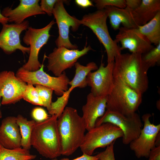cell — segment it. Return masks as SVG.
<instances>
[{
	"mask_svg": "<svg viewBox=\"0 0 160 160\" xmlns=\"http://www.w3.org/2000/svg\"><path fill=\"white\" fill-rule=\"evenodd\" d=\"M114 78L120 79L137 92L143 95L148 88V72L150 68L142 58V55L128 53L115 57Z\"/></svg>",
	"mask_w": 160,
	"mask_h": 160,
	"instance_id": "obj_1",
	"label": "cell"
},
{
	"mask_svg": "<svg viewBox=\"0 0 160 160\" xmlns=\"http://www.w3.org/2000/svg\"><path fill=\"white\" fill-rule=\"evenodd\" d=\"M57 126L61 155H71L80 148L83 141L86 130L84 120L76 109L66 107L58 118Z\"/></svg>",
	"mask_w": 160,
	"mask_h": 160,
	"instance_id": "obj_2",
	"label": "cell"
},
{
	"mask_svg": "<svg viewBox=\"0 0 160 160\" xmlns=\"http://www.w3.org/2000/svg\"><path fill=\"white\" fill-rule=\"evenodd\" d=\"M57 119L54 115L44 121L36 122L31 134V146L42 156L51 159L61 155Z\"/></svg>",
	"mask_w": 160,
	"mask_h": 160,
	"instance_id": "obj_3",
	"label": "cell"
},
{
	"mask_svg": "<svg viewBox=\"0 0 160 160\" xmlns=\"http://www.w3.org/2000/svg\"><path fill=\"white\" fill-rule=\"evenodd\" d=\"M113 88L107 96L106 109L128 116L136 112L142 101L143 95L120 79L114 78Z\"/></svg>",
	"mask_w": 160,
	"mask_h": 160,
	"instance_id": "obj_4",
	"label": "cell"
},
{
	"mask_svg": "<svg viewBox=\"0 0 160 160\" xmlns=\"http://www.w3.org/2000/svg\"><path fill=\"white\" fill-rule=\"evenodd\" d=\"M108 15L106 9L98 10L84 15L79 20L80 24L90 29L104 47L107 62H114L115 57L121 53L120 46L111 37L107 24Z\"/></svg>",
	"mask_w": 160,
	"mask_h": 160,
	"instance_id": "obj_5",
	"label": "cell"
},
{
	"mask_svg": "<svg viewBox=\"0 0 160 160\" xmlns=\"http://www.w3.org/2000/svg\"><path fill=\"white\" fill-rule=\"evenodd\" d=\"M123 135L122 131L116 126L104 123L88 131L80 148L83 153L92 155L97 148L107 147Z\"/></svg>",
	"mask_w": 160,
	"mask_h": 160,
	"instance_id": "obj_6",
	"label": "cell"
},
{
	"mask_svg": "<svg viewBox=\"0 0 160 160\" xmlns=\"http://www.w3.org/2000/svg\"><path fill=\"white\" fill-rule=\"evenodd\" d=\"M110 123L119 127L122 131V143L128 145L139 136L143 124L139 115L136 112L128 116L106 109L103 115L96 121L95 127Z\"/></svg>",
	"mask_w": 160,
	"mask_h": 160,
	"instance_id": "obj_7",
	"label": "cell"
},
{
	"mask_svg": "<svg viewBox=\"0 0 160 160\" xmlns=\"http://www.w3.org/2000/svg\"><path fill=\"white\" fill-rule=\"evenodd\" d=\"M44 66L41 64L39 69L33 71H27L21 67L18 69L15 75L27 84L46 86L52 89L56 95L62 96L68 89L70 81L66 73L64 71L60 76H52L44 71Z\"/></svg>",
	"mask_w": 160,
	"mask_h": 160,
	"instance_id": "obj_8",
	"label": "cell"
},
{
	"mask_svg": "<svg viewBox=\"0 0 160 160\" xmlns=\"http://www.w3.org/2000/svg\"><path fill=\"white\" fill-rule=\"evenodd\" d=\"M54 20L51 21L45 27L36 29L29 27L23 38V42L27 46H30L28 60L22 67L27 71H33L41 68V64L38 60V55L41 49L46 44L51 36L49 31L55 23Z\"/></svg>",
	"mask_w": 160,
	"mask_h": 160,
	"instance_id": "obj_9",
	"label": "cell"
},
{
	"mask_svg": "<svg viewBox=\"0 0 160 160\" xmlns=\"http://www.w3.org/2000/svg\"><path fill=\"white\" fill-rule=\"evenodd\" d=\"M92 50L89 45L85 46L81 50L69 49L63 47L55 48L47 57L48 60L47 69L56 76H60L65 70L73 66L80 57Z\"/></svg>",
	"mask_w": 160,
	"mask_h": 160,
	"instance_id": "obj_10",
	"label": "cell"
},
{
	"mask_svg": "<svg viewBox=\"0 0 160 160\" xmlns=\"http://www.w3.org/2000/svg\"><path fill=\"white\" fill-rule=\"evenodd\" d=\"M64 1L58 0L52 13L59 30V36L55 43L57 47H63L69 49H77V46L72 44L69 40V28L71 27L73 31H76L81 24L79 20L67 12L64 6Z\"/></svg>",
	"mask_w": 160,
	"mask_h": 160,
	"instance_id": "obj_11",
	"label": "cell"
},
{
	"mask_svg": "<svg viewBox=\"0 0 160 160\" xmlns=\"http://www.w3.org/2000/svg\"><path fill=\"white\" fill-rule=\"evenodd\" d=\"M152 116L150 113L144 114L142 117L144 122L139 137L129 143V147L138 158H148L151 150L155 146L157 134L160 132V124L154 125L150 120Z\"/></svg>",
	"mask_w": 160,
	"mask_h": 160,
	"instance_id": "obj_12",
	"label": "cell"
},
{
	"mask_svg": "<svg viewBox=\"0 0 160 160\" xmlns=\"http://www.w3.org/2000/svg\"><path fill=\"white\" fill-rule=\"evenodd\" d=\"M114 62L108 63L105 66L101 61L99 68L94 72H90L87 76V85L91 88V93L100 97L107 96L114 85Z\"/></svg>",
	"mask_w": 160,
	"mask_h": 160,
	"instance_id": "obj_13",
	"label": "cell"
},
{
	"mask_svg": "<svg viewBox=\"0 0 160 160\" xmlns=\"http://www.w3.org/2000/svg\"><path fill=\"white\" fill-rule=\"evenodd\" d=\"M27 84L17 78L14 72L0 73V96L3 105L15 104L23 98Z\"/></svg>",
	"mask_w": 160,
	"mask_h": 160,
	"instance_id": "obj_14",
	"label": "cell"
},
{
	"mask_svg": "<svg viewBox=\"0 0 160 160\" xmlns=\"http://www.w3.org/2000/svg\"><path fill=\"white\" fill-rule=\"evenodd\" d=\"M114 40L121 44L120 49H128L131 53L144 54L154 47L137 28L120 27Z\"/></svg>",
	"mask_w": 160,
	"mask_h": 160,
	"instance_id": "obj_15",
	"label": "cell"
},
{
	"mask_svg": "<svg viewBox=\"0 0 160 160\" xmlns=\"http://www.w3.org/2000/svg\"><path fill=\"white\" fill-rule=\"evenodd\" d=\"M3 25L0 32V48L6 54H10L17 49L23 54H29L30 47H25L20 43V36L24 31L29 27L28 20H24L20 24H6Z\"/></svg>",
	"mask_w": 160,
	"mask_h": 160,
	"instance_id": "obj_16",
	"label": "cell"
},
{
	"mask_svg": "<svg viewBox=\"0 0 160 160\" xmlns=\"http://www.w3.org/2000/svg\"><path fill=\"white\" fill-rule=\"evenodd\" d=\"M18 6L12 9L7 7L4 8L1 14L8 19V22L20 24L30 16L45 14L39 4V0H20Z\"/></svg>",
	"mask_w": 160,
	"mask_h": 160,
	"instance_id": "obj_17",
	"label": "cell"
},
{
	"mask_svg": "<svg viewBox=\"0 0 160 160\" xmlns=\"http://www.w3.org/2000/svg\"><path fill=\"white\" fill-rule=\"evenodd\" d=\"M107 96L100 97L91 92L87 97L86 104L82 107L83 116L86 129L87 131L95 127L97 119L105 112L106 107Z\"/></svg>",
	"mask_w": 160,
	"mask_h": 160,
	"instance_id": "obj_18",
	"label": "cell"
},
{
	"mask_svg": "<svg viewBox=\"0 0 160 160\" xmlns=\"http://www.w3.org/2000/svg\"><path fill=\"white\" fill-rule=\"evenodd\" d=\"M21 136L16 117L4 119L0 126V145L8 149L21 148Z\"/></svg>",
	"mask_w": 160,
	"mask_h": 160,
	"instance_id": "obj_19",
	"label": "cell"
},
{
	"mask_svg": "<svg viewBox=\"0 0 160 160\" xmlns=\"http://www.w3.org/2000/svg\"><path fill=\"white\" fill-rule=\"evenodd\" d=\"M106 9L111 27L114 30H119L121 24L128 28H137L138 26L134 18L132 11L126 7L120 8L107 6Z\"/></svg>",
	"mask_w": 160,
	"mask_h": 160,
	"instance_id": "obj_20",
	"label": "cell"
},
{
	"mask_svg": "<svg viewBox=\"0 0 160 160\" xmlns=\"http://www.w3.org/2000/svg\"><path fill=\"white\" fill-rule=\"evenodd\" d=\"M75 73L73 79L70 81L69 85L70 87L60 97L63 101L68 103L70 94L75 88H83L87 86V76L88 74L92 71L96 70L98 67L96 63L93 62L88 63L86 66L81 65L76 62L75 64Z\"/></svg>",
	"mask_w": 160,
	"mask_h": 160,
	"instance_id": "obj_21",
	"label": "cell"
},
{
	"mask_svg": "<svg viewBox=\"0 0 160 160\" xmlns=\"http://www.w3.org/2000/svg\"><path fill=\"white\" fill-rule=\"evenodd\" d=\"M160 12V0H142L140 5L132 11L133 16L138 26L145 24Z\"/></svg>",
	"mask_w": 160,
	"mask_h": 160,
	"instance_id": "obj_22",
	"label": "cell"
},
{
	"mask_svg": "<svg viewBox=\"0 0 160 160\" xmlns=\"http://www.w3.org/2000/svg\"><path fill=\"white\" fill-rule=\"evenodd\" d=\"M137 28L152 44L158 45L160 43V12L148 23L139 26Z\"/></svg>",
	"mask_w": 160,
	"mask_h": 160,
	"instance_id": "obj_23",
	"label": "cell"
},
{
	"mask_svg": "<svg viewBox=\"0 0 160 160\" xmlns=\"http://www.w3.org/2000/svg\"><path fill=\"white\" fill-rule=\"evenodd\" d=\"M16 119L21 136V147L29 150L31 146V137L36 121L34 120H28L20 114L17 116Z\"/></svg>",
	"mask_w": 160,
	"mask_h": 160,
	"instance_id": "obj_24",
	"label": "cell"
},
{
	"mask_svg": "<svg viewBox=\"0 0 160 160\" xmlns=\"http://www.w3.org/2000/svg\"><path fill=\"white\" fill-rule=\"evenodd\" d=\"M36 157L22 147L8 149L0 145V160H33Z\"/></svg>",
	"mask_w": 160,
	"mask_h": 160,
	"instance_id": "obj_25",
	"label": "cell"
},
{
	"mask_svg": "<svg viewBox=\"0 0 160 160\" xmlns=\"http://www.w3.org/2000/svg\"><path fill=\"white\" fill-rule=\"evenodd\" d=\"M143 61L149 65L153 67L160 63V43L152 49L142 55Z\"/></svg>",
	"mask_w": 160,
	"mask_h": 160,
	"instance_id": "obj_26",
	"label": "cell"
},
{
	"mask_svg": "<svg viewBox=\"0 0 160 160\" xmlns=\"http://www.w3.org/2000/svg\"><path fill=\"white\" fill-rule=\"evenodd\" d=\"M27 84L23 99L32 104L43 106L42 101L35 87L32 84Z\"/></svg>",
	"mask_w": 160,
	"mask_h": 160,
	"instance_id": "obj_27",
	"label": "cell"
},
{
	"mask_svg": "<svg viewBox=\"0 0 160 160\" xmlns=\"http://www.w3.org/2000/svg\"><path fill=\"white\" fill-rule=\"evenodd\" d=\"M35 88L42 101L43 106L49 111L51 108L52 95L53 90L43 85L36 84Z\"/></svg>",
	"mask_w": 160,
	"mask_h": 160,
	"instance_id": "obj_28",
	"label": "cell"
},
{
	"mask_svg": "<svg viewBox=\"0 0 160 160\" xmlns=\"http://www.w3.org/2000/svg\"><path fill=\"white\" fill-rule=\"evenodd\" d=\"M95 6L98 10H102L107 6H113L120 8L126 7L125 0H95Z\"/></svg>",
	"mask_w": 160,
	"mask_h": 160,
	"instance_id": "obj_29",
	"label": "cell"
},
{
	"mask_svg": "<svg viewBox=\"0 0 160 160\" xmlns=\"http://www.w3.org/2000/svg\"><path fill=\"white\" fill-rule=\"evenodd\" d=\"M31 116L33 120L37 122L44 121L51 116L44 109L40 107L35 108L32 110Z\"/></svg>",
	"mask_w": 160,
	"mask_h": 160,
	"instance_id": "obj_30",
	"label": "cell"
},
{
	"mask_svg": "<svg viewBox=\"0 0 160 160\" xmlns=\"http://www.w3.org/2000/svg\"><path fill=\"white\" fill-rule=\"evenodd\" d=\"M115 141H113L107 147L105 150L96 155L99 160H115L114 152V145Z\"/></svg>",
	"mask_w": 160,
	"mask_h": 160,
	"instance_id": "obj_31",
	"label": "cell"
},
{
	"mask_svg": "<svg viewBox=\"0 0 160 160\" xmlns=\"http://www.w3.org/2000/svg\"><path fill=\"white\" fill-rule=\"evenodd\" d=\"M58 0H41L40 7L41 10L46 13L49 16L52 15V13L55 3Z\"/></svg>",
	"mask_w": 160,
	"mask_h": 160,
	"instance_id": "obj_32",
	"label": "cell"
},
{
	"mask_svg": "<svg viewBox=\"0 0 160 160\" xmlns=\"http://www.w3.org/2000/svg\"><path fill=\"white\" fill-rule=\"evenodd\" d=\"M148 160H160V146H155L151 151Z\"/></svg>",
	"mask_w": 160,
	"mask_h": 160,
	"instance_id": "obj_33",
	"label": "cell"
},
{
	"mask_svg": "<svg viewBox=\"0 0 160 160\" xmlns=\"http://www.w3.org/2000/svg\"><path fill=\"white\" fill-rule=\"evenodd\" d=\"M126 7L133 11L140 4L142 0H126Z\"/></svg>",
	"mask_w": 160,
	"mask_h": 160,
	"instance_id": "obj_34",
	"label": "cell"
},
{
	"mask_svg": "<svg viewBox=\"0 0 160 160\" xmlns=\"http://www.w3.org/2000/svg\"><path fill=\"white\" fill-rule=\"evenodd\" d=\"M59 160H99L98 157L96 155L95 156L89 155L83 153L81 156L72 160H70L68 158H63Z\"/></svg>",
	"mask_w": 160,
	"mask_h": 160,
	"instance_id": "obj_35",
	"label": "cell"
},
{
	"mask_svg": "<svg viewBox=\"0 0 160 160\" xmlns=\"http://www.w3.org/2000/svg\"><path fill=\"white\" fill-rule=\"evenodd\" d=\"M75 2L77 5L83 8L94 6L92 2L89 0H76Z\"/></svg>",
	"mask_w": 160,
	"mask_h": 160,
	"instance_id": "obj_36",
	"label": "cell"
},
{
	"mask_svg": "<svg viewBox=\"0 0 160 160\" xmlns=\"http://www.w3.org/2000/svg\"><path fill=\"white\" fill-rule=\"evenodd\" d=\"M8 21V19L2 15L0 10V23L3 25L7 24Z\"/></svg>",
	"mask_w": 160,
	"mask_h": 160,
	"instance_id": "obj_37",
	"label": "cell"
},
{
	"mask_svg": "<svg viewBox=\"0 0 160 160\" xmlns=\"http://www.w3.org/2000/svg\"><path fill=\"white\" fill-rule=\"evenodd\" d=\"M155 146L156 147L160 146V132L158 133L156 137Z\"/></svg>",
	"mask_w": 160,
	"mask_h": 160,
	"instance_id": "obj_38",
	"label": "cell"
},
{
	"mask_svg": "<svg viewBox=\"0 0 160 160\" xmlns=\"http://www.w3.org/2000/svg\"><path fill=\"white\" fill-rule=\"evenodd\" d=\"M1 97L0 96V119L2 117V113L1 111V110H0V106L1 105Z\"/></svg>",
	"mask_w": 160,
	"mask_h": 160,
	"instance_id": "obj_39",
	"label": "cell"
},
{
	"mask_svg": "<svg viewBox=\"0 0 160 160\" xmlns=\"http://www.w3.org/2000/svg\"><path fill=\"white\" fill-rule=\"evenodd\" d=\"M51 160H58V159H57V158H55V159H51Z\"/></svg>",
	"mask_w": 160,
	"mask_h": 160,
	"instance_id": "obj_40",
	"label": "cell"
},
{
	"mask_svg": "<svg viewBox=\"0 0 160 160\" xmlns=\"http://www.w3.org/2000/svg\"></svg>",
	"mask_w": 160,
	"mask_h": 160,
	"instance_id": "obj_41",
	"label": "cell"
}]
</instances>
